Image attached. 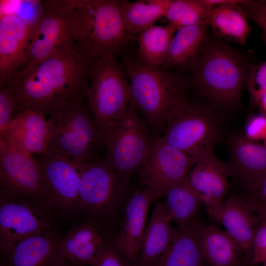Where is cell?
I'll use <instances>...</instances> for the list:
<instances>
[{
	"instance_id": "1",
	"label": "cell",
	"mask_w": 266,
	"mask_h": 266,
	"mask_svg": "<svg viewBox=\"0 0 266 266\" xmlns=\"http://www.w3.org/2000/svg\"><path fill=\"white\" fill-rule=\"evenodd\" d=\"M91 62L88 53L71 39L45 60L7 76L0 85L12 91L21 111L33 109L49 114L60 100L87 98Z\"/></svg>"
},
{
	"instance_id": "2",
	"label": "cell",
	"mask_w": 266,
	"mask_h": 266,
	"mask_svg": "<svg viewBox=\"0 0 266 266\" xmlns=\"http://www.w3.org/2000/svg\"><path fill=\"white\" fill-rule=\"evenodd\" d=\"M68 12L74 40L94 60L103 55H116L133 37L122 16V0H55Z\"/></svg>"
},
{
	"instance_id": "3",
	"label": "cell",
	"mask_w": 266,
	"mask_h": 266,
	"mask_svg": "<svg viewBox=\"0 0 266 266\" xmlns=\"http://www.w3.org/2000/svg\"><path fill=\"white\" fill-rule=\"evenodd\" d=\"M123 65L130 85L132 103L152 133L161 137L174 109L186 100L187 81L170 70L149 66L137 59Z\"/></svg>"
},
{
	"instance_id": "4",
	"label": "cell",
	"mask_w": 266,
	"mask_h": 266,
	"mask_svg": "<svg viewBox=\"0 0 266 266\" xmlns=\"http://www.w3.org/2000/svg\"><path fill=\"white\" fill-rule=\"evenodd\" d=\"M87 100L104 147L117 133L131 102L126 70L116 55L92 60Z\"/></svg>"
},
{
	"instance_id": "5",
	"label": "cell",
	"mask_w": 266,
	"mask_h": 266,
	"mask_svg": "<svg viewBox=\"0 0 266 266\" xmlns=\"http://www.w3.org/2000/svg\"><path fill=\"white\" fill-rule=\"evenodd\" d=\"M250 65L238 51L223 41L204 44L192 69L193 82L213 104L231 108L239 102Z\"/></svg>"
},
{
	"instance_id": "6",
	"label": "cell",
	"mask_w": 266,
	"mask_h": 266,
	"mask_svg": "<svg viewBox=\"0 0 266 266\" xmlns=\"http://www.w3.org/2000/svg\"><path fill=\"white\" fill-rule=\"evenodd\" d=\"M80 178L78 212L103 228L120 219L134 189L106 161L96 158L76 163Z\"/></svg>"
},
{
	"instance_id": "7",
	"label": "cell",
	"mask_w": 266,
	"mask_h": 266,
	"mask_svg": "<svg viewBox=\"0 0 266 266\" xmlns=\"http://www.w3.org/2000/svg\"><path fill=\"white\" fill-rule=\"evenodd\" d=\"M49 115L51 139L45 153L63 155L77 164L97 158L103 146L86 97L60 100Z\"/></svg>"
},
{
	"instance_id": "8",
	"label": "cell",
	"mask_w": 266,
	"mask_h": 266,
	"mask_svg": "<svg viewBox=\"0 0 266 266\" xmlns=\"http://www.w3.org/2000/svg\"><path fill=\"white\" fill-rule=\"evenodd\" d=\"M222 137V124L216 112L185 100L170 115L160 137L196 163L213 151Z\"/></svg>"
},
{
	"instance_id": "9",
	"label": "cell",
	"mask_w": 266,
	"mask_h": 266,
	"mask_svg": "<svg viewBox=\"0 0 266 266\" xmlns=\"http://www.w3.org/2000/svg\"><path fill=\"white\" fill-rule=\"evenodd\" d=\"M54 212L40 201L0 190V251L5 257L20 240L47 232Z\"/></svg>"
},
{
	"instance_id": "10",
	"label": "cell",
	"mask_w": 266,
	"mask_h": 266,
	"mask_svg": "<svg viewBox=\"0 0 266 266\" xmlns=\"http://www.w3.org/2000/svg\"><path fill=\"white\" fill-rule=\"evenodd\" d=\"M155 137L131 102L119 130L104 147L105 159L122 177L131 180L146 160Z\"/></svg>"
},
{
	"instance_id": "11",
	"label": "cell",
	"mask_w": 266,
	"mask_h": 266,
	"mask_svg": "<svg viewBox=\"0 0 266 266\" xmlns=\"http://www.w3.org/2000/svg\"><path fill=\"white\" fill-rule=\"evenodd\" d=\"M0 185L1 191L37 200L51 209L35 157L7 133L0 136Z\"/></svg>"
},
{
	"instance_id": "12",
	"label": "cell",
	"mask_w": 266,
	"mask_h": 266,
	"mask_svg": "<svg viewBox=\"0 0 266 266\" xmlns=\"http://www.w3.org/2000/svg\"><path fill=\"white\" fill-rule=\"evenodd\" d=\"M195 164L185 154L155 136L148 156L138 171L139 183L156 200L184 180Z\"/></svg>"
},
{
	"instance_id": "13",
	"label": "cell",
	"mask_w": 266,
	"mask_h": 266,
	"mask_svg": "<svg viewBox=\"0 0 266 266\" xmlns=\"http://www.w3.org/2000/svg\"><path fill=\"white\" fill-rule=\"evenodd\" d=\"M36 156L51 209L60 214L78 212L80 178L76 163L59 154Z\"/></svg>"
},
{
	"instance_id": "14",
	"label": "cell",
	"mask_w": 266,
	"mask_h": 266,
	"mask_svg": "<svg viewBox=\"0 0 266 266\" xmlns=\"http://www.w3.org/2000/svg\"><path fill=\"white\" fill-rule=\"evenodd\" d=\"M71 39H74L69 13L51 0L45 1L33 26L25 61L21 68L45 60Z\"/></svg>"
},
{
	"instance_id": "15",
	"label": "cell",
	"mask_w": 266,
	"mask_h": 266,
	"mask_svg": "<svg viewBox=\"0 0 266 266\" xmlns=\"http://www.w3.org/2000/svg\"><path fill=\"white\" fill-rule=\"evenodd\" d=\"M187 179L209 216L216 221L225 201L230 180H233L228 163L211 151L196 163Z\"/></svg>"
},
{
	"instance_id": "16",
	"label": "cell",
	"mask_w": 266,
	"mask_h": 266,
	"mask_svg": "<svg viewBox=\"0 0 266 266\" xmlns=\"http://www.w3.org/2000/svg\"><path fill=\"white\" fill-rule=\"evenodd\" d=\"M154 201L148 190L134 188L124 208L117 232L111 239L117 251L133 265L139 254L149 207Z\"/></svg>"
},
{
	"instance_id": "17",
	"label": "cell",
	"mask_w": 266,
	"mask_h": 266,
	"mask_svg": "<svg viewBox=\"0 0 266 266\" xmlns=\"http://www.w3.org/2000/svg\"><path fill=\"white\" fill-rule=\"evenodd\" d=\"M103 228L88 220L74 226L62 236L51 266H90L111 240Z\"/></svg>"
},
{
	"instance_id": "18",
	"label": "cell",
	"mask_w": 266,
	"mask_h": 266,
	"mask_svg": "<svg viewBox=\"0 0 266 266\" xmlns=\"http://www.w3.org/2000/svg\"><path fill=\"white\" fill-rule=\"evenodd\" d=\"M233 179L244 190L266 174V148L244 136L231 135L228 140Z\"/></svg>"
},
{
	"instance_id": "19",
	"label": "cell",
	"mask_w": 266,
	"mask_h": 266,
	"mask_svg": "<svg viewBox=\"0 0 266 266\" xmlns=\"http://www.w3.org/2000/svg\"><path fill=\"white\" fill-rule=\"evenodd\" d=\"M32 30L33 26L16 15H0V81L23 65Z\"/></svg>"
},
{
	"instance_id": "20",
	"label": "cell",
	"mask_w": 266,
	"mask_h": 266,
	"mask_svg": "<svg viewBox=\"0 0 266 266\" xmlns=\"http://www.w3.org/2000/svg\"><path fill=\"white\" fill-rule=\"evenodd\" d=\"M241 247L251 264L254 238L260 218L246 199L233 195L226 199L216 220Z\"/></svg>"
},
{
	"instance_id": "21",
	"label": "cell",
	"mask_w": 266,
	"mask_h": 266,
	"mask_svg": "<svg viewBox=\"0 0 266 266\" xmlns=\"http://www.w3.org/2000/svg\"><path fill=\"white\" fill-rule=\"evenodd\" d=\"M198 241L208 266H247L250 264L244 252L226 231L201 224Z\"/></svg>"
},
{
	"instance_id": "22",
	"label": "cell",
	"mask_w": 266,
	"mask_h": 266,
	"mask_svg": "<svg viewBox=\"0 0 266 266\" xmlns=\"http://www.w3.org/2000/svg\"><path fill=\"white\" fill-rule=\"evenodd\" d=\"M6 133L33 156L46 153L51 139L50 126L45 114L33 109L21 111Z\"/></svg>"
},
{
	"instance_id": "23",
	"label": "cell",
	"mask_w": 266,
	"mask_h": 266,
	"mask_svg": "<svg viewBox=\"0 0 266 266\" xmlns=\"http://www.w3.org/2000/svg\"><path fill=\"white\" fill-rule=\"evenodd\" d=\"M171 223L163 202H157L147 224L134 266H152L163 254L176 231Z\"/></svg>"
},
{
	"instance_id": "24",
	"label": "cell",
	"mask_w": 266,
	"mask_h": 266,
	"mask_svg": "<svg viewBox=\"0 0 266 266\" xmlns=\"http://www.w3.org/2000/svg\"><path fill=\"white\" fill-rule=\"evenodd\" d=\"M208 21L177 30L161 68L192 69L204 44Z\"/></svg>"
},
{
	"instance_id": "25",
	"label": "cell",
	"mask_w": 266,
	"mask_h": 266,
	"mask_svg": "<svg viewBox=\"0 0 266 266\" xmlns=\"http://www.w3.org/2000/svg\"><path fill=\"white\" fill-rule=\"evenodd\" d=\"M62 236L53 228L20 240L4 257L7 266H51Z\"/></svg>"
},
{
	"instance_id": "26",
	"label": "cell",
	"mask_w": 266,
	"mask_h": 266,
	"mask_svg": "<svg viewBox=\"0 0 266 266\" xmlns=\"http://www.w3.org/2000/svg\"><path fill=\"white\" fill-rule=\"evenodd\" d=\"M201 224L196 217L185 227L176 228L169 246L152 266H208L198 241Z\"/></svg>"
},
{
	"instance_id": "27",
	"label": "cell",
	"mask_w": 266,
	"mask_h": 266,
	"mask_svg": "<svg viewBox=\"0 0 266 266\" xmlns=\"http://www.w3.org/2000/svg\"><path fill=\"white\" fill-rule=\"evenodd\" d=\"M245 0L220 4L210 10L208 24L219 37L244 46L251 31L248 17L240 3Z\"/></svg>"
},
{
	"instance_id": "28",
	"label": "cell",
	"mask_w": 266,
	"mask_h": 266,
	"mask_svg": "<svg viewBox=\"0 0 266 266\" xmlns=\"http://www.w3.org/2000/svg\"><path fill=\"white\" fill-rule=\"evenodd\" d=\"M162 202L170 219L181 229L196 217L197 212L203 203L201 199L189 184L186 177L171 187L164 196Z\"/></svg>"
},
{
	"instance_id": "29",
	"label": "cell",
	"mask_w": 266,
	"mask_h": 266,
	"mask_svg": "<svg viewBox=\"0 0 266 266\" xmlns=\"http://www.w3.org/2000/svg\"><path fill=\"white\" fill-rule=\"evenodd\" d=\"M172 0L122 1L121 8L128 32L138 36L162 17H164Z\"/></svg>"
},
{
	"instance_id": "30",
	"label": "cell",
	"mask_w": 266,
	"mask_h": 266,
	"mask_svg": "<svg viewBox=\"0 0 266 266\" xmlns=\"http://www.w3.org/2000/svg\"><path fill=\"white\" fill-rule=\"evenodd\" d=\"M176 29L171 24L153 25L137 36L138 56L141 62L161 67Z\"/></svg>"
},
{
	"instance_id": "31",
	"label": "cell",
	"mask_w": 266,
	"mask_h": 266,
	"mask_svg": "<svg viewBox=\"0 0 266 266\" xmlns=\"http://www.w3.org/2000/svg\"><path fill=\"white\" fill-rule=\"evenodd\" d=\"M212 8L204 0H172L164 18L177 31L207 21Z\"/></svg>"
},
{
	"instance_id": "32",
	"label": "cell",
	"mask_w": 266,
	"mask_h": 266,
	"mask_svg": "<svg viewBox=\"0 0 266 266\" xmlns=\"http://www.w3.org/2000/svg\"><path fill=\"white\" fill-rule=\"evenodd\" d=\"M246 87L252 106L258 105L266 93V61L250 64Z\"/></svg>"
},
{
	"instance_id": "33",
	"label": "cell",
	"mask_w": 266,
	"mask_h": 266,
	"mask_svg": "<svg viewBox=\"0 0 266 266\" xmlns=\"http://www.w3.org/2000/svg\"><path fill=\"white\" fill-rule=\"evenodd\" d=\"M245 198L256 212L260 220L254 238L250 265L263 264L266 262V209Z\"/></svg>"
},
{
	"instance_id": "34",
	"label": "cell",
	"mask_w": 266,
	"mask_h": 266,
	"mask_svg": "<svg viewBox=\"0 0 266 266\" xmlns=\"http://www.w3.org/2000/svg\"><path fill=\"white\" fill-rule=\"evenodd\" d=\"M21 112L16 99L7 87L0 85V136L6 133L8 129Z\"/></svg>"
},
{
	"instance_id": "35",
	"label": "cell",
	"mask_w": 266,
	"mask_h": 266,
	"mask_svg": "<svg viewBox=\"0 0 266 266\" xmlns=\"http://www.w3.org/2000/svg\"><path fill=\"white\" fill-rule=\"evenodd\" d=\"M240 5L248 18L261 30L260 37L266 45V0H245Z\"/></svg>"
},
{
	"instance_id": "36",
	"label": "cell",
	"mask_w": 266,
	"mask_h": 266,
	"mask_svg": "<svg viewBox=\"0 0 266 266\" xmlns=\"http://www.w3.org/2000/svg\"><path fill=\"white\" fill-rule=\"evenodd\" d=\"M90 266H134L115 248L110 240Z\"/></svg>"
},
{
	"instance_id": "37",
	"label": "cell",
	"mask_w": 266,
	"mask_h": 266,
	"mask_svg": "<svg viewBox=\"0 0 266 266\" xmlns=\"http://www.w3.org/2000/svg\"><path fill=\"white\" fill-rule=\"evenodd\" d=\"M244 137L254 141L266 138V116L256 114L250 117L245 126Z\"/></svg>"
},
{
	"instance_id": "38",
	"label": "cell",
	"mask_w": 266,
	"mask_h": 266,
	"mask_svg": "<svg viewBox=\"0 0 266 266\" xmlns=\"http://www.w3.org/2000/svg\"><path fill=\"white\" fill-rule=\"evenodd\" d=\"M245 191V197L266 209V174Z\"/></svg>"
},
{
	"instance_id": "39",
	"label": "cell",
	"mask_w": 266,
	"mask_h": 266,
	"mask_svg": "<svg viewBox=\"0 0 266 266\" xmlns=\"http://www.w3.org/2000/svg\"><path fill=\"white\" fill-rule=\"evenodd\" d=\"M261 113L266 116V93L264 95L258 104Z\"/></svg>"
},
{
	"instance_id": "40",
	"label": "cell",
	"mask_w": 266,
	"mask_h": 266,
	"mask_svg": "<svg viewBox=\"0 0 266 266\" xmlns=\"http://www.w3.org/2000/svg\"><path fill=\"white\" fill-rule=\"evenodd\" d=\"M264 146L266 148V138L264 140Z\"/></svg>"
},
{
	"instance_id": "41",
	"label": "cell",
	"mask_w": 266,
	"mask_h": 266,
	"mask_svg": "<svg viewBox=\"0 0 266 266\" xmlns=\"http://www.w3.org/2000/svg\"><path fill=\"white\" fill-rule=\"evenodd\" d=\"M263 266H266V262L263 263Z\"/></svg>"
},
{
	"instance_id": "42",
	"label": "cell",
	"mask_w": 266,
	"mask_h": 266,
	"mask_svg": "<svg viewBox=\"0 0 266 266\" xmlns=\"http://www.w3.org/2000/svg\"><path fill=\"white\" fill-rule=\"evenodd\" d=\"M0 266H4L3 264H0Z\"/></svg>"
}]
</instances>
